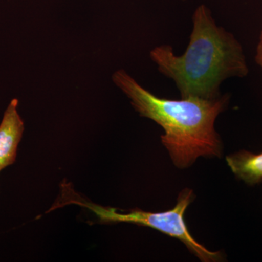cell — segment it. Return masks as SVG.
I'll use <instances>...</instances> for the list:
<instances>
[{
	"mask_svg": "<svg viewBox=\"0 0 262 262\" xmlns=\"http://www.w3.org/2000/svg\"><path fill=\"white\" fill-rule=\"evenodd\" d=\"M189 45L182 55L177 56L171 46L163 45L150 51V58L162 75L175 82L182 98L219 97L224 81L249 73L242 45L217 25L205 5L194 10Z\"/></svg>",
	"mask_w": 262,
	"mask_h": 262,
	"instance_id": "obj_1",
	"label": "cell"
},
{
	"mask_svg": "<svg viewBox=\"0 0 262 262\" xmlns=\"http://www.w3.org/2000/svg\"><path fill=\"white\" fill-rule=\"evenodd\" d=\"M113 80L141 116L163 127L162 142L176 166L187 168L201 156H220L222 143L214 124L228 104L229 95L168 99L151 94L125 70L115 72Z\"/></svg>",
	"mask_w": 262,
	"mask_h": 262,
	"instance_id": "obj_2",
	"label": "cell"
},
{
	"mask_svg": "<svg viewBox=\"0 0 262 262\" xmlns=\"http://www.w3.org/2000/svg\"><path fill=\"white\" fill-rule=\"evenodd\" d=\"M60 206L75 204L84 207L94 213L103 224L127 223L149 227L163 233L180 239L189 251L203 261H216L222 258L220 252H212L196 242L189 233L184 220V215L188 206L193 201L194 194L192 189H185L179 194L177 203L173 209L158 212L143 211L139 209L131 210L127 213L119 212L117 208L103 207L94 204L80 198L70 187L63 191Z\"/></svg>",
	"mask_w": 262,
	"mask_h": 262,
	"instance_id": "obj_3",
	"label": "cell"
},
{
	"mask_svg": "<svg viewBox=\"0 0 262 262\" xmlns=\"http://www.w3.org/2000/svg\"><path fill=\"white\" fill-rule=\"evenodd\" d=\"M18 106V100L13 98L0 123V172L15 163L18 144L23 136L24 123Z\"/></svg>",
	"mask_w": 262,
	"mask_h": 262,
	"instance_id": "obj_4",
	"label": "cell"
},
{
	"mask_svg": "<svg viewBox=\"0 0 262 262\" xmlns=\"http://www.w3.org/2000/svg\"><path fill=\"white\" fill-rule=\"evenodd\" d=\"M226 159L232 171L246 184L254 185L262 182V152L253 154L243 150Z\"/></svg>",
	"mask_w": 262,
	"mask_h": 262,
	"instance_id": "obj_5",
	"label": "cell"
},
{
	"mask_svg": "<svg viewBox=\"0 0 262 262\" xmlns=\"http://www.w3.org/2000/svg\"><path fill=\"white\" fill-rule=\"evenodd\" d=\"M255 61L262 70V27L260 32L259 39L257 46H256V55H255Z\"/></svg>",
	"mask_w": 262,
	"mask_h": 262,
	"instance_id": "obj_6",
	"label": "cell"
}]
</instances>
